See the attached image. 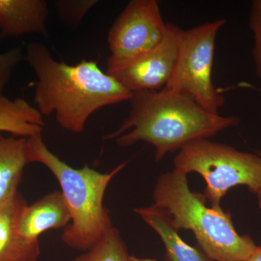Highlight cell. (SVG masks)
Returning <instances> with one entry per match:
<instances>
[{"instance_id":"1","label":"cell","mask_w":261,"mask_h":261,"mask_svg":"<svg viewBox=\"0 0 261 261\" xmlns=\"http://www.w3.org/2000/svg\"><path fill=\"white\" fill-rule=\"evenodd\" d=\"M25 61L35 73L34 100L41 114H55L68 132L82 133L98 110L126 102L132 92L102 71L97 61L82 60L76 65L58 61L43 43L29 42Z\"/></svg>"},{"instance_id":"2","label":"cell","mask_w":261,"mask_h":261,"mask_svg":"<svg viewBox=\"0 0 261 261\" xmlns=\"http://www.w3.org/2000/svg\"><path fill=\"white\" fill-rule=\"evenodd\" d=\"M126 119L105 140H115L121 147L139 142L155 149L159 162L169 152L180 150L195 141L207 140L221 130L238 126L240 118L214 114L191 98L166 88L132 92Z\"/></svg>"},{"instance_id":"3","label":"cell","mask_w":261,"mask_h":261,"mask_svg":"<svg viewBox=\"0 0 261 261\" xmlns=\"http://www.w3.org/2000/svg\"><path fill=\"white\" fill-rule=\"evenodd\" d=\"M154 207L167 215L177 230H190L211 261H246L257 245L248 235L239 234L231 214L205 205L203 195L190 190L187 175L176 169L158 179Z\"/></svg>"},{"instance_id":"4","label":"cell","mask_w":261,"mask_h":261,"mask_svg":"<svg viewBox=\"0 0 261 261\" xmlns=\"http://www.w3.org/2000/svg\"><path fill=\"white\" fill-rule=\"evenodd\" d=\"M30 163H41L59 182L71 215V221L62 234L63 243L74 250L87 252L113 227L104 197L113 178L126 166L122 163L108 173L86 165L74 168L49 150L42 134L27 138Z\"/></svg>"},{"instance_id":"5","label":"cell","mask_w":261,"mask_h":261,"mask_svg":"<svg viewBox=\"0 0 261 261\" xmlns=\"http://www.w3.org/2000/svg\"><path fill=\"white\" fill-rule=\"evenodd\" d=\"M174 169L188 174L195 172L206 182L204 197L211 207L221 208L228 190L245 185L252 193H261V156L240 152L224 144L208 140L195 141L180 149Z\"/></svg>"},{"instance_id":"6","label":"cell","mask_w":261,"mask_h":261,"mask_svg":"<svg viewBox=\"0 0 261 261\" xmlns=\"http://www.w3.org/2000/svg\"><path fill=\"white\" fill-rule=\"evenodd\" d=\"M225 23L224 19H218L183 31L174 68L164 87L191 98L214 114H219L225 103L212 81L216 37Z\"/></svg>"},{"instance_id":"7","label":"cell","mask_w":261,"mask_h":261,"mask_svg":"<svg viewBox=\"0 0 261 261\" xmlns=\"http://www.w3.org/2000/svg\"><path fill=\"white\" fill-rule=\"evenodd\" d=\"M167 25L159 2L130 1L108 32L111 55L106 73L110 74L128 66L152 51L163 40Z\"/></svg>"},{"instance_id":"8","label":"cell","mask_w":261,"mask_h":261,"mask_svg":"<svg viewBox=\"0 0 261 261\" xmlns=\"http://www.w3.org/2000/svg\"><path fill=\"white\" fill-rule=\"evenodd\" d=\"M183 31L178 25L168 23L166 34L157 47L135 63L109 75L130 92L164 88L174 68Z\"/></svg>"},{"instance_id":"9","label":"cell","mask_w":261,"mask_h":261,"mask_svg":"<svg viewBox=\"0 0 261 261\" xmlns=\"http://www.w3.org/2000/svg\"><path fill=\"white\" fill-rule=\"evenodd\" d=\"M71 215L61 191L44 196L32 205L27 204L19 214L17 231L27 240H39L45 231L66 227Z\"/></svg>"},{"instance_id":"10","label":"cell","mask_w":261,"mask_h":261,"mask_svg":"<svg viewBox=\"0 0 261 261\" xmlns=\"http://www.w3.org/2000/svg\"><path fill=\"white\" fill-rule=\"evenodd\" d=\"M27 204L16 191L0 205V261H37L40 256L39 240H27L17 231L19 214Z\"/></svg>"},{"instance_id":"11","label":"cell","mask_w":261,"mask_h":261,"mask_svg":"<svg viewBox=\"0 0 261 261\" xmlns=\"http://www.w3.org/2000/svg\"><path fill=\"white\" fill-rule=\"evenodd\" d=\"M49 8L44 0H0V38L47 36Z\"/></svg>"},{"instance_id":"12","label":"cell","mask_w":261,"mask_h":261,"mask_svg":"<svg viewBox=\"0 0 261 261\" xmlns=\"http://www.w3.org/2000/svg\"><path fill=\"white\" fill-rule=\"evenodd\" d=\"M134 211L159 235L166 247L169 261H211L205 254L182 240L178 230L173 226L169 217L162 211L152 205L137 207Z\"/></svg>"},{"instance_id":"13","label":"cell","mask_w":261,"mask_h":261,"mask_svg":"<svg viewBox=\"0 0 261 261\" xmlns=\"http://www.w3.org/2000/svg\"><path fill=\"white\" fill-rule=\"evenodd\" d=\"M29 163L27 138L5 137L0 132V205L18 191L24 169Z\"/></svg>"},{"instance_id":"14","label":"cell","mask_w":261,"mask_h":261,"mask_svg":"<svg viewBox=\"0 0 261 261\" xmlns=\"http://www.w3.org/2000/svg\"><path fill=\"white\" fill-rule=\"evenodd\" d=\"M42 116L39 110L25 99L0 96V132L23 138L40 135L44 126Z\"/></svg>"},{"instance_id":"15","label":"cell","mask_w":261,"mask_h":261,"mask_svg":"<svg viewBox=\"0 0 261 261\" xmlns=\"http://www.w3.org/2000/svg\"><path fill=\"white\" fill-rule=\"evenodd\" d=\"M132 256L119 231L113 226L99 243L73 261H132Z\"/></svg>"},{"instance_id":"16","label":"cell","mask_w":261,"mask_h":261,"mask_svg":"<svg viewBox=\"0 0 261 261\" xmlns=\"http://www.w3.org/2000/svg\"><path fill=\"white\" fill-rule=\"evenodd\" d=\"M97 0H58L55 6L58 17L68 27H79Z\"/></svg>"},{"instance_id":"17","label":"cell","mask_w":261,"mask_h":261,"mask_svg":"<svg viewBox=\"0 0 261 261\" xmlns=\"http://www.w3.org/2000/svg\"><path fill=\"white\" fill-rule=\"evenodd\" d=\"M249 28L253 34L252 58L255 73L261 79V0H254L249 15Z\"/></svg>"},{"instance_id":"18","label":"cell","mask_w":261,"mask_h":261,"mask_svg":"<svg viewBox=\"0 0 261 261\" xmlns=\"http://www.w3.org/2000/svg\"><path fill=\"white\" fill-rule=\"evenodd\" d=\"M25 60V53L19 47L5 51H0V96L3 95L15 68Z\"/></svg>"},{"instance_id":"19","label":"cell","mask_w":261,"mask_h":261,"mask_svg":"<svg viewBox=\"0 0 261 261\" xmlns=\"http://www.w3.org/2000/svg\"><path fill=\"white\" fill-rule=\"evenodd\" d=\"M246 261H261V245L257 246L255 251Z\"/></svg>"},{"instance_id":"20","label":"cell","mask_w":261,"mask_h":261,"mask_svg":"<svg viewBox=\"0 0 261 261\" xmlns=\"http://www.w3.org/2000/svg\"><path fill=\"white\" fill-rule=\"evenodd\" d=\"M242 87H245V88L255 89V90L259 91V92H261V89L254 87V86H252V84H250L242 83ZM257 154H258L259 155L261 156V152H257Z\"/></svg>"},{"instance_id":"21","label":"cell","mask_w":261,"mask_h":261,"mask_svg":"<svg viewBox=\"0 0 261 261\" xmlns=\"http://www.w3.org/2000/svg\"><path fill=\"white\" fill-rule=\"evenodd\" d=\"M132 261H160V260H155V259L142 258V257L133 256V255H132Z\"/></svg>"},{"instance_id":"22","label":"cell","mask_w":261,"mask_h":261,"mask_svg":"<svg viewBox=\"0 0 261 261\" xmlns=\"http://www.w3.org/2000/svg\"><path fill=\"white\" fill-rule=\"evenodd\" d=\"M257 203H258L259 207L261 210V193L257 195Z\"/></svg>"}]
</instances>
